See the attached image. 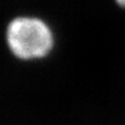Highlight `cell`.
<instances>
[{
  "label": "cell",
  "mask_w": 125,
  "mask_h": 125,
  "mask_svg": "<svg viewBox=\"0 0 125 125\" xmlns=\"http://www.w3.org/2000/svg\"><path fill=\"white\" fill-rule=\"evenodd\" d=\"M7 39L13 53L23 59L44 56L52 46L49 29L42 21L33 18L14 20L8 28Z\"/></svg>",
  "instance_id": "6da1fadb"
},
{
  "label": "cell",
  "mask_w": 125,
  "mask_h": 125,
  "mask_svg": "<svg viewBox=\"0 0 125 125\" xmlns=\"http://www.w3.org/2000/svg\"><path fill=\"white\" fill-rule=\"evenodd\" d=\"M114 1L120 8H124L125 9V0H114Z\"/></svg>",
  "instance_id": "7a4b0ae2"
}]
</instances>
